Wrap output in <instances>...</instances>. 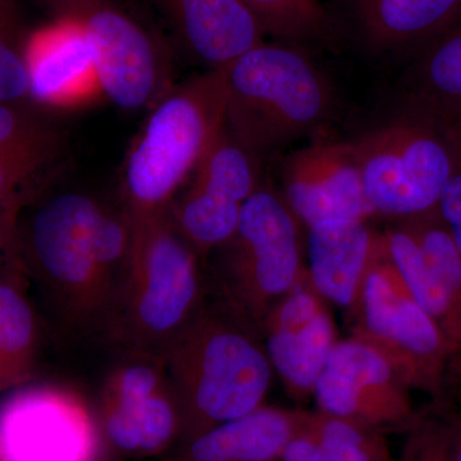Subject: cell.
I'll return each mask as SVG.
<instances>
[{"mask_svg": "<svg viewBox=\"0 0 461 461\" xmlns=\"http://www.w3.org/2000/svg\"><path fill=\"white\" fill-rule=\"evenodd\" d=\"M260 339L221 299L204 302L178 333L163 357L180 408L178 444L263 406L273 368Z\"/></svg>", "mask_w": 461, "mask_h": 461, "instance_id": "6da1fadb", "label": "cell"}, {"mask_svg": "<svg viewBox=\"0 0 461 461\" xmlns=\"http://www.w3.org/2000/svg\"><path fill=\"white\" fill-rule=\"evenodd\" d=\"M130 217L129 271L109 332L130 353L163 359L204 304L200 257L176 226L171 206Z\"/></svg>", "mask_w": 461, "mask_h": 461, "instance_id": "7a4b0ae2", "label": "cell"}, {"mask_svg": "<svg viewBox=\"0 0 461 461\" xmlns=\"http://www.w3.org/2000/svg\"><path fill=\"white\" fill-rule=\"evenodd\" d=\"M226 124L223 68L167 91L154 103L123 167L131 215L169 208Z\"/></svg>", "mask_w": 461, "mask_h": 461, "instance_id": "3957f363", "label": "cell"}, {"mask_svg": "<svg viewBox=\"0 0 461 461\" xmlns=\"http://www.w3.org/2000/svg\"><path fill=\"white\" fill-rule=\"evenodd\" d=\"M373 213L393 220L435 211L454 167L453 115L441 100L418 94L391 122L354 141Z\"/></svg>", "mask_w": 461, "mask_h": 461, "instance_id": "277c9868", "label": "cell"}, {"mask_svg": "<svg viewBox=\"0 0 461 461\" xmlns=\"http://www.w3.org/2000/svg\"><path fill=\"white\" fill-rule=\"evenodd\" d=\"M223 71L226 127L253 156L302 138L329 117V84L300 51L263 42Z\"/></svg>", "mask_w": 461, "mask_h": 461, "instance_id": "5b68a950", "label": "cell"}, {"mask_svg": "<svg viewBox=\"0 0 461 461\" xmlns=\"http://www.w3.org/2000/svg\"><path fill=\"white\" fill-rule=\"evenodd\" d=\"M102 208L86 194H50L48 189L16 220L17 256L23 272L44 287L75 324L109 323L95 256Z\"/></svg>", "mask_w": 461, "mask_h": 461, "instance_id": "8992f818", "label": "cell"}, {"mask_svg": "<svg viewBox=\"0 0 461 461\" xmlns=\"http://www.w3.org/2000/svg\"><path fill=\"white\" fill-rule=\"evenodd\" d=\"M297 221L282 196L259 187L242 206L232 238L212 253L218 299L259 335L273 306L303 278Z\"/></svg>", "mask_w": 461, "mask_h": 461, "instance_id": "52a82bcc", "label": "cell"}, {"mask_svg": "<svg viewBox=\"0 0 461 461\" xmlns=\"http://www.w3.org/2000/svg\"><path fill=\"white\" fill-rule=\"evenodd\" d=\"M355 306L360 315L354 339L377 350L403 387L437 390L453 350L411 296L384 235L375 236Z\"/></svg>", "mask_w": 461, "mask_h": 461, "instance_id": "ba28073f", "label": "cell"}, {"mask_svg": "<svg viewBox=\"0 0 461 461\" xmlns=\"http://www.w3.org/2000/svg\"><path fill=\"white\" fill-rule=\"evenodd\" d=\"M98 412L74 388H14L0 403V461H108Z\"/></svg>", "mask_w": 461, "mask_h": 461, "instance_id": "9c48e42d", "label": "cell"}, {"mask_svg": "<svg viewBox=\"0 0 461 461\" xmlns=\"http://www.w3.org/2000/svg\"><path fill=\"white\" fill-rule=\"evenodd\" d=\"M53 16L80 27L89 42L103 95L123 111L153 107L165 67L150 33L112 0H41Z\"/></svg>", "mask_w": 461, "mask_h": 461, "instance_id": "30bf717a", "label": "cell"}, {"mask_svg": "<svg viewBox=\"0 0 461 461\" xmlns=\"http://www.w3.org/2000/svg\"><path fill=\"white\" fill-rule=\"evenodd\" d=\"M100 429L109 453L145 459L180 441L181 414L165 362L131 353L108 375L100 397Z\"/></svg>", "mask_w": 461, "mask_h": 461, "instance_id": "8fae6325", "label": "cell"}, {"mask_svg": "<svg viewBox=\"0 0 461 461\" xmlns=\"http://www.w3.org/2000/svg\"><path fill=\"white\" fill-rule=\"evenodd\" d=\"M258 189L256 156L224 124L172 203L173 221L200 258L211 256L232 238L242 206Z\"/></svg>", "mask_w": 461, "mask_h": 461, "instance_id": "7c38bea8", "label": "cell"}, {"mask_svg": "<svg viewBox=\"0 0 461 461\" xmlns=\"http://www.w3.org/2000/svg\"><path fill=\"white\" fill-rule=\"evenodd\" d=\"M313 393L321 411L381 430L406 429L417 418L387 360L357 339L336 342Z\"/></svg>", "mask_w": 461, "mask_h": 461, "instance_id": "4fadbf2b", "label": "cell"}, {"mask_svg": "<svg viewBox=\"0 0 461 461\" xmlns=\"http://www.w3.org/2000/svg\"><path fill=\"white\" fill-rule=\"evenodd\" d=\"M67 157V133L51 112L30 100L0 103V213L16 222L51 187Z\"/></svg>", "mask_w": 461, "mask_h": 461, "instance_id": "5bb4252c", "label": "cell"}, {"mask_svg": "<svg viewBox=\"0 0 461 461\" xmlns=\"http://www.w3.org/2000/svg\"><path fill=\"white\" fill-rule=\"evenodd\" d=\"M282 186L288 208L306 229L330 218L368 220L354 142L318 140L287 158Z\"/></svg>", "mask_w": 461, "mask_h": 461, "instance_id": "9a60e30c", "label": "cell"}, {"mask_svg": "<svg viewBox=\"0 0 461 461\" xmlns=\"http://www.w3.org/2000/svg\"><path fill=\"white\" fill-rule=\"evenodd\" d=\"M308 275L267 315L260 330L272 368L296 397L313 393L335 346V327Z\"/></svg>", "mask_w": 461, "mask_h": 461, "instance_id": "2e32d148", "label": "cell"}, {"mask_svg": "<svg viewBox=\"0 0 461 461\" xmlns=\"http://www.w3.org/2000/svg\"><path fill=\"white\" fill-rule=\"evenodd\" d=\"M26 72L30 102L50 112L81 108L103 95L89 42L63 18L30 32Z\"/></svg>", "mask_w": 461, "mask_h": 461, "instance_id": "e0dca14e", "label": "cell"}, {"mask_svg": "<svg viewBox=\"0 0 461 461\" xmlns=\"http://www.w3.org/2000/svg\"><path fill=\"white\" fill-rule=\"evenodd\" d=\"M182 41L211 69L224 68L264 42L267 32L242 0H165Z\"/></svg>", "mask_w": 461, "mask_h": 461, "instance_id": "ac0fdd59", "label": "cell"}, {"mask_svg": "<svg viewBox=\"0 0 461 461\" xmlns=\"http://www.w3.org/2000/svg\"><path fill=\"white\" fill-rule=\"evenodd\" d=\"M375 236L366 221L351 218H330L308 227V278L321 297L354 308Z\"/></svg>", "mask_w": 461, "mask_h": 461, "instance_id": "d6986e66", "label": "cell"}, {"mask_svg": "<svg viewBox=\"0 0 461 461\" xmlns=\"http://www.w3.org/2000/svg\"><path fill=\"white\" fill-rule=\"evenodd\" d=\"M299 430V411L260 406L176 445L167 461H278Z\"/></svg>", "mask_w": 461, "mask_h": 461, "instance_id": "ffe728a7", "label": "cell"}, {"mask_svg": "<svg viewBox=\"0 0 461 461\" xmlns=\"http://www.w3.org/2000/svg\"><path fill=\"white\" fill-rule=\"evenodd\" d=\"M418 248L417 288L420 304L461 341V251L438 213L400 218Z\"/></svg>", "mask_w": 461, "mask_h": 461, "instance_id": "44dd1931", "label": "cell"}, {"mask_svg": "<svg viewBox=\"0 0 461 461\" xmlns=\"http://www.w3.org/2000/svg\"><path fill=\"white\" fill-rule=\"evenodd\" d=\"M357 2L366 36L379 48L429 42L461 14V0Z\"/></svg>", "mask_w": 461, "mask_h": 461, "instance_id": "7402d4cb", "label": "cell"}, {"mask_svg": "<svg viewBox=\"0 0 461 461\" xmlns=\"http://www.w3.org/2000/svg\"><path fill=\"white\" fill-rule=\"evenodd\" d=\"M17 271L0 280V393L26 384L36 355V320Z\"/></svg>", "mask_w": 461, "mask_h": 461, "instance_id": "603a6c76", "label": "cell"}, {"mask_svg": "<svg viewBox=\"0 0 461 461\" xmlns=\"http://www.w3.org/2000/svg\"><path fill=\"white\" fill-rule=\"evenodd\" d=\"M417 74L420 94L461 104V14L427 42Z\"/></svg>", "mask_w": 461, "mask_h": 461, "instance_id": "cb8c5ba5", "label": "cell"}, {"mask_svg": "<svg viewBox=\"0 0 461 461\" xmlns=\"http://www.w3.org/2000/svg\"><path fill=\"white\" fill-rule=\"evenodd\" d=\"M30 32L17 0H0V103L29 100L26 47Z\"/></svg>", "mask_w": 461, "mask_h": 461, "instance_id": "d4e9b609", "label": "cell"}, {"mask_svg": "<svg viewBox=\"0 0 461 461\" xmlns=\"http://www.w3.org/2000/svg\"><path fill=\"white\" fill-rule=\"evenodd\" d=\"M295 438L323 445L353 446L375 455L381 461H393L384 430L329 412L299 411V430Z\"/></svg>", "mask_w": 461, "mask_h": 461, "instance_id": "484cf974", "label": "cell"}, {"mask_svg": "<svg viewBox=\"0 0 461 461\" xmlns=\"http://www.w3.org/2000/svg\"><path fill=\"white\" fill-rule=\"evenodd\" d=\"M267 33L287 39L317 36L327 25V14L318 0H242Z\"/></svg>", "mask_w": 461, "mask_h": 461, "instance_id": "4316f807", "label": "cell"}, {"mask_svg": "<svg viewBox=\"0 0 461 461\" xmlns=\"http://www.w3.org/2000/svg\"><path fill=\"white\" fill-rule=\"evenodd\" d=\"M397 461H456L450 420L415 418Z\"/></svg>", "mask_w": 461, "mask_h": 461, "instance_id": "83f0119b", "label": "cell"}, {"mask_svg": "<svg viewBox=\"0 0 461 461\" xmlns=\"http://www.w3.org/2000/svg\"><path fill=\"white\" fill-rule=\"evenodd\" d=\"M446 103L453 115L455 158L453 171L446 182L437 209L461 251V104Z\"/></svg>", "mask_w": 461, "mask_h": 461, "instance_id": "f1b7e54d", "label": "cell"}, {"mask_svg": "<svg viewBox=\"0 0 461 461\" xmlns=\"http://www.w3.org/2000/svg\"><path fill=\"white\" fill-rule=\"evenodd\" d=\"M280 461H381L375 455L353 446L317 444L305 438H294L282 451Z\"/></svg>", "mask_w": 461, "mask_h": 461, "instance_id": "f546056e", "label": "cell"}, {"mask_svg": "<svg viewBox=\"0 0 461 461\" xmlns=\"http://www.w3.org/2000/svg\"><path fill=\"white\" fill-rule=\"evenodd\" d=\"M23 271L16 249V222L0 213V280L14 272Z\"/></svg>", "mask_w": 461, "mask_h": 461, "instance_id": "4dcf8cb0", "label": "cell"}, {"mask_svg": "<svg viewBox=\"0 0 461 461\" xmlns=\"http://www.w3.org/2000/svg\"><path fill=\"white\" fill-rule=\"evenodd\" d=\"M451 432H453L455 457L461 461V420H451Z\"/></svg>", "mask_w": 461, "mask_h": 461, "instance_id": "1f68e13d", "label": "cell"}, {"mask_svg": "<svg viewBox=\"0 0 461 461\" xmlns=\"http://www.w3.org/2000/svg\"><path fill=\"white\" fill-rule=\"evenodd\" d=\"M456 353H461V348H459V350L456 351ZM456 353H455V354H456Z\"/></svg>", "mask_w": 461, "mask_h": 461, "instance_id": "d6a6232c", "label": "cell"}, {"mask_svg": "<svg viewBox=\"0 0 461 461\" xmlns=\"http://www.w3.org/2000/svg\"><path fill=\"white\" fill-rule=\"evenodd\" d=\"M278 461H280V460H278Z\"/></svg>", "mask_w": 461, "mask_h": 461, "instance_id": "836d02e7", "label": "cell"}]
</instances>
